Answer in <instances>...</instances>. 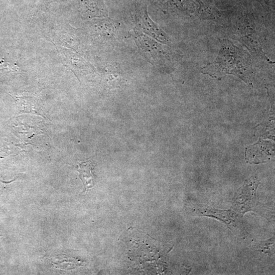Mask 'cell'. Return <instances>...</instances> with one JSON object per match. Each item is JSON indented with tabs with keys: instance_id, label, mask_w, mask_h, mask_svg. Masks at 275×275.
<instances>
[{
	"instance_id": "6da1fadb",
	"label": "cell",
	"mask_w": 275,
	"mask_h": 275,
	"mask_svg": "<svg viewBox=\"0 0 275 275\" xmlns=\"http://www.w3.org/2000/svg\"><path fill=\"white\" fill-rule=\"evenodd\" d=\"M202 72L216 78L227 74L234 75L249 85H252L254 81L250 56L227 39L222 41L216 60L203 67Z\"/></svg>"
},
{
	"instance_id": "7a4b0ae2",
	"label": "cell",
	"mask_w": 275,
	"mask_h": 275,
	"mask_svg": "<svg viewBox=\"0 0 275 275\" xmlns=\"http://www.w3.org/2000/svg\"><path fill=\"white\" fill-rule=\"evenodd\" d=\"M77 168L79 177L83 183L84 191L86 192L95 185L96 178L93 172V165L89 161L78 162Z\"/></svg>"
},
{
	"instance_id": "3957f363",
	"label": "cell",
	"mask_w": 275,
	"mask_h": 275,
	"mask_svg": "<svg viewBox=\"0 0 275 275\" xmlns=\"http://www.w3.org/2000/svg\"><path fill=\"white\" fill-rule=\"evenodd\" d=\"M16 102L19 111L22 113H32L41 116L36 102L31 99L18 98Z\"/></svg>"
}]
</instances>
